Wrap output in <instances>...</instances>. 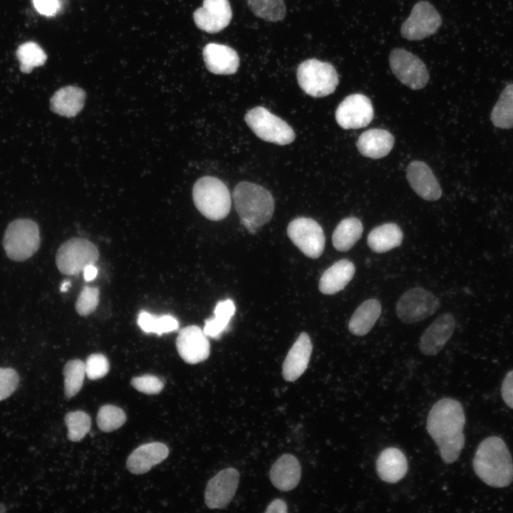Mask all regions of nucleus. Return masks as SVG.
I'll list each match as a JSON object with an SVG mask.
<instances>
[{
  "instance_id": "12",
  "label": "nucleus",
  "mask_w": 513,
  "mask_h": 513,
  "mask_svg": "<svg viewBox=\"0 0 513 513\" xmlns=\"http://www.w3.org/2000/svg\"><path fill=\"white\" fill-rule=\"evenodd\" d=\"M442 24V19L428 1L416 3L409 17L401 26V36L410 41H418L434 34Z\"/></svg>"
},
{
  "instance_id": "7",
  "label": "nucleus",
  "mask_w": 513,
  "mask_h": 513,
  "mask_svg": "<svg viewBox=\"0 0 513 513\" xmlns=\"http://www.w3.org/2000/svg\"><path fill=\"white\" fill-rule=\"evenodd\" d=\"M244 120L254 134L266 142L284 145L295 139L292 128L264 107L256 106L249 110Z\"/></svg>"
},
{
  "instance_id": "5",
  "label": "nucleus",
  "mask_w": 513,
  "mask_h": 513,
  "mask_svg": "<svg viewBox=\"0 0 513 513\" xmlns=\"http://www.w3.org/2000/svg\"><path fill=\"white\" fill-rule=\"evenodd\" d=\"M38 224L29 219H17L7 227L2 240L6 256L13 261H23L32 256L40 246Z\"/></svg>"
},
{
  "instance_id": "24",
  "label": "nucleus",
  "mask_w": 513,
  "mask_h": 513,
  "mask_svg": "<svg viewBox=\"0 0 513 513\" xmlns=\"http://www.w3.org/2000/svg\"><path fill=\"white\" fill-rule=\"evenodd\" d=\"M301 469L298 460L292 455H281L270 470V480L277 489L289 491L299 484Z\"/></svg>"
},
{
  "instance_id": "23",
  "label": "nucleus",
  "mask_w": 513,
  "mask_h": 513,
  "mask_svg": "<svg viewBox=\"0 0 513 513\" xmlns=\"http://www.w3.org/2000/svg\"><path fill=\"white\" fill-rule=\"evenodd\" d=\"M394 145V137L388 130L373 128L363 132L358 138L356 146L365 157L379 159L386 156Z\"/></svg>"
},
{
  "instance_id": "30",
  "label": "nucleus",
  "mask_w": 513,
  "mask_h": 513,
  "mask_svg": "<svg viewBox=\"0 0 513 513\" xmlns=\"http://www.w3.org/2000/svg\"><path fill=\"white\" fill-rule=\"evenodd\" d=\"M235 310L232 300L228 299L219 301L214 309V317L208 318L204 322L203 331L206 336L214 339L219 338L227 329Z\"/></svg>"
},
{
  "instance_id": "40",
  "label": "nucleus",
  "mask_w": 513,
  "mask_h": 513,
  "mask_svg": "<svg viewBox=\"0 0 513 513\" xmlns=\"http://www.w3.org/2000/svg\"><path fill=\"white\" fill-rule=\"evenodd\" d=\"M130 383L139 392L149 395L159 393L164 387V383L160 378L150 374L135 377Z\"/></svg>"
},
{
  "instance_id": "1",
  "label": "nucleus",
  "mask_w": 513,
  "mask_h": 513,
  "mask_svg": "<svg viewBox=\"0 0 513 513\" xmlns=\"http://www.w3.org/2000/svg\"><path fill=\"white\" fill-rule=\"evenodd\" d=\"M465 415L461 403L445 398L436 402L429 412L427 430L438 447L446 464L455 462L465 446L463 429Z\"/></svg>"
},
{
  "instance_id": "14",
  "label": "nucleus",
  "mask_w": 513,
  "mask_h": 513,
  "mask_svg": "<svg viewBox=\"0 0 513 513\" xmlns=\"http://www.w3.org/2000/svg\"><path fill=\"white\" fill-rule=\"evenodd\" d=\"M239 474L234 468H227L219 472L209 480L204 500L210 509H222L232 499L238 487Z\"/></svg>"
},
{
  "instance_id": "16",
  "label": "nucleus",
  "mask_w": 513,
  "mask_h": 513,
  "mask_svg": "<svg viewBox=\"0 0 513 513\" xmlns=\"http://www.w3.org/2000/svg\"><path fill=\"white\" fill-rule=\"evenodd\" d=\"M232 18L228 0H204L202 7L193 13L195 25L209 33L219 32L226 28Z\"/></svg>"
},
{
  "instance_id": "42",
  "label": "nucleus",
  "mask_w": 513,
  "mask_h": 513,
  "mask_svg": "<svg viewBox=\"0 0 513 513\" xmlns=\"http://www.w3.org/2000/svg\"><path fill=\"white\" fill-rule=\"evenodd\" d=\"M37 11L44 16H51L56 14L59 7V0H33Z\"/></svg>"
},
{
  "instance_id": "47",
  "label": "nucleus",
  "mask_w": 513,
  "mask_h": 513,
  "mask_svg": "<svg viewBox=\"0 0 513 513\" xmlns=\"http://www.w3.org/2000/svg\"><path fill=\"white\" fill-rule=\"evenodd\" d=\"M5 511H6L5 507L2 504H0V512H4Z\"/></svg>"
},
{
  "instance_id": "39",
  "label": "nucleus",
  "mask_w": 513,
  "mask_h": 513,
  "mask_svg": "<svg viewBox=\"0 0 513 513\" xmlns=\"http://www.w3.org/2000/svg\"><path fill=\"white\" fill-rule=\"evenodd\" d=\"M109 368L107 358L100 353L90 355L85 363L86 374L90 380L104 377L108 373Z\"/></svg>"
},
{
  "instance_id": "15",
  "label": "nucleus",
  "mask_w": 513,
  "mask_h": 513,
  "mask_svg": "<svg viewBox=\"0 0 513 513\" xmlns=\"http://www.w3.org/2000/svg\"><path fill=\"white\" fill-rule=\"evenodd\" d=\"M176 346L180 357L189 364L202 362L210 353V344L206 334L195 325L186 326L179 331Z\"/></svg>"
},
{
  "instance_id": "18",
  "label": "nucleus",
  "mask_w": 513,
  "mask_h": 513,
  "mask_svg": "<svg viewBox=\"0 0 513 513\" xmlns=\"http://www.w3.org/2000/svg\"><path fill=\"white\" fill-rule=\"evenodd\" d=\"M408 182L421 198L435 201L440 198L442 190L438 181L429 166L424 162H411L406 170Z\"/></svg>"
},
{
  "instance_id": "32",
  "label": "nucleus",
  "mask_w": 513,
  "mask_h": 513,
  "mask_svg": "<svg viewBox=\"0 0 513 513\" xmlns=\"http://www.w3.org/2000/svg\"><path fill=\"white\" fill-rule=\"evenodd\" d=\"M138 324L146 333L157 335L175 331L179 328L177 319L171 315L155 316L145 311H141L138 316Z\"/></svg>"
},
{
  "instance_id": "44",
  "label": "nucleus",
  "mask_w": 513,
  "mask_h": 513,
  "mask_svg": "<svg viewBox=\"0 0 513 513\" xmlns=\"http://www.w3.org/2000/svg\"><path fill=\"white\" fill-rule=\"evenodd\" d=\"M266 512H277V513H285L287 512L286 504L284 501L276 499L272 501L270 504L267 507Z\"/></svg>"
},
{
  "instance_id": "6",
  "label": "nucleus",
  "mask_w": 513,
  "mask_h": 513,
  "mask_svg": "<svg viewBox=\"0 0 513 513\" xmlns=\"http://www.w3.org/2000/svg\"><path fill=\"white\" fill-rule=\"evenodd\" d=\"M296 78L300 88L315 98L333 93L338 84V76L334 66L316 58L301 63L296 71Z\"/></svg>"
},
{
  "instance_id": "17",
  "label": "nucleus",
  "mask_w": 513,
  "mask_h": 513,
  "mask_svg": "<svg viewBox=\"0 0 513 513\" xmlns=\"http://www.w3.org/2000/svg\"><path fill=\"white\" fill-rule=\"evenodd\" d=\"M455 326L454 316L445 313L437 317L422 334L420 351L425 356H434L444 347L451 338Z\"/></svg>"
},
{
  "instance_id": "36",
  "label": "nucleus",
  "mask_w": 513,
  "mask_h": 513,
  "mask_svg": "<svg viewBox=\"0 0 513 513\" xmlns=\"http://www.w3.org/2000/svg\"><path fill=\"white\" fill-rule=\"evenodd\" d=\"M68 429V438L73 442L81 441L90 431L91 420L85 412L77 410L68 413L64 418Z\"/></svg>"
},
{
  "instance_id": "37",
  "label": "nucleus",
  "mask_w": 513,
  "mask_h": 513,
  "mask_svg": "<svg viewBox=\"0 0 513 513\" xmlns=\"http://www.w3.org/2000/svg\"><path fill=\"white\" fill-rule=\"evenodd\" d=\"M96 420L99 429L108 432L121 427L126 420V415L121 408L105 405L99 409Z\"/></svg>"
},
{
  "instance_id": "33",
  "label": "nucleus",
  "mask_w": 513,
  "mask_h": 513,
  "mask_svg": "<svg viewBox=\"0 0 513 513\" xmlns=\"http://www.w3.org/2000/svg\"><path fill=\"white\" fill-rule=\"evenodd\" d=\"M253 14L266 21H281L286 16L284 0H247Z\"/></svg>"
},
{
  "instance_id": "3",
  "label": "nucleus",
  "mask_w": 513,
  "mask_h": 513,
  "mask_svg": "<svg viewBox=\"0 0 513 513\" xmlns=\"http://www.w3.org/2000/svg\"><path fill=\"white\" fill-rule=\"evenodd\" d=\"M232 197L240 222L251 234L256 233L271 219L274 200L264 187L241 182L234 188Z\"/></svg>"
},
{
  "instance_id": "9",
  "label": "nucleus",
  "mask_w": 513,
  "mask_h": 513,
  "mask_svg": "<svg viewBox=\"0 0 513 513\" xmlns=\"http://www.w3.org/2000/svg\"><path fill=\"white\" fill-rule=\"evenodd\" d=\"M390 68L395 77L413 90L423 88L429 80V73L422 60L400 48L392 50L389 56Z\"/></svg>"
},
{
  "instance_id": "29",
  "label": "nucleus",
  "mask_w": 513,
  "mask_h": 513,
  "mask_svg": "<svg viewBox=\"0 0 513 513\" xmlns=\"http://www.w3.org/2000/svg\"><path fill=\"white\" fill-rule=\"evenodd\" d=\"M363 231V224L359 219L353 217L343 219L333 232L334 248L340 252L348 251L361 237Z\"/></svg>"
},
{
  "instance_id": "26",
  "label": "nucleus",
  "mask_w": 513,
  "mask_h": 513,
  "mask_svg": "<svg viewBox=\"0 0 513 513\" xmlns=\"http://www.w3.org/2000/svg\"><path fill=\"white\" fill-rule=\"evenodd\" d=\"M85 91L77 86H67L58 89L50 100L51 109L60 115L72 118L83 108Z\"/></svg>"
},
{
  "instance_id": "10",
  "label": "nucleus",
  "mask_w": 513,
  "mask_h": 513,
  "mask_svg": "<svg viewBox=\"0 0 513 513\" xmlns=\"http://www.w3.org/2000/svg\"><path fill=\"white\" fill-rule=\"evenodd\" d=\"M438 299L420 287L408 289L399 299L396 313L405 323H413L432 315L439 308Z\"/></svg>"
},
{
  "instance_id": "19",
  "label": "nucleus",
  "mask_w": 513,
  "mask_h": 513,
  "mask_svg": "<svg viewBox=\"0 0 513 513\" xmlns=\"http://www.w3.org/2000/svg\"><path fill=\"white\" fill-rule=\"evenodd\" d=\"M202 56L206 68L214 74H233L239 66L237 51L226 45L209 43L204 47Z\"/></svg>"
},
{
  "instance_id": "46",
  "label": "nucleus",
  "mask_w": 513,
  "mask_h": 513,
  "mask_svg": "<svg viewBox=\"0 0 513 513\" xmlns=\"http://www.w3.org/2000/svg\"><path fill=\"white\" fill-rule=\"evenodd\" d=\"M70 286H71L70 281H63L61 284L60 289L62 292H65L68 290V289L70 287Z\"/></svg>"
},
{
  "instance_id": "28",
  "label": "nucleus",
  "mask_w": 513,
  "mask_h": 513,
  "mask_svg": "<svg viewBox=\"0 0 513 513\" xmlns=\"http://www.w3.org/2000/svg\"><path fill=\"white\" fill-rule=\"evenodd\" d=\"M403 239L401 229L395 223H386L373 229L368 235V247L376 253L386 252L399 247Z\"/></svg>"
},
{
  "instance_id": "41",
  "label": "nucleus",
  "mask_w": 513,
  "mask_h": 513,
  "mask_svg": "<svg viewBox=\"0 0 513 513\" xmlns=\"http://www.w3.org/2000/svg\"><path fill=\"white\" fill-rule=\"evenodd\" d=\"M19 376L11 368H0V401L9 397L17 388Z\"/></svg>"
},
{
  "instance_id": "13",
  "label": "nucleus",
  "mask_w": 513,
  "mask_h": 513,
  "mask_svg": "<svg viewBox=\"0 0 513 513\" xmlns=\"http://www.w3.org/2000/svg\"><path fill=\"white\" fill-rule=\"evenodd\" d=\"M337 123L343 129H358L367 126L373 118L370 100L361 93L346 96L336 110Z\"/></svg>"
},
{
  "instance_id": "31",
  "label": "nucleus",
  "mask_w": 513,
  "mask_h": 513,
  "mask_svg": "<svg viewBox=\"0 0 513 513\" xmlns=\"http://www.w3.org/2000/svg\"><path fill=\"white\" fill-rule=\"evenodd\" d=\"M492 124L499 128H513V83L500 93L490 114Z\"/></svg>"
},
{
  "instance_id": "20",
  "label": "nucleus",
  "mask_w": 513,
  "mask_h": 513,
  "mask_svg": "<svg viewBox=\"0 0 513 513\" xmlns=\"http://www.w3.org/2000/svg\"><path fill=\"white\" fill-rule=\"evenodd\" d=\"M312 351L309 336L302 332L289 351L282 366L285 380L292 382L299 378L307 368Z\"/></svg>"
},
{
  "instance_id": "25",
  "label": "nucleus",
  "mask_w": 513,
  "mask_h": 513,
  "mask_svg": "<svg viewBox=\"0 0 513 513\" xmlns=\"http://www.w3.org/2000/svg\"><path fill=\"white\" fill-rule=\"evenodd\" d=\"M356 268L352 261L341 259L328 267L321 275L318 289L323 294L332 295L341 291L353 279Z\"/></svg>"
},
{
  "instance_id": "45",
  "label": "nucleus",
  "mask_w": 513,
  "mask_h": 513,
  "mask_svg": "<svg viewBox=\"0 0 513 513\" xmlns=\"http://www.w3.org/2000/svg\"><path fill=\"white\" fill-rule=\"evenodd\" d=\"M83 272L84 279L86 281H90L97 276L98 269L95 264H89L83 269Z\"/></svg>"
},
{
  "instance_id": "2",
  "label": "nucleus",
  "mask_w": 513,
  "mask_h": 513,
  "mask_svg": "<svg viewBox=\"0 0 513 513\" xmlns=\"http://www.w3.org/2000/svg\"><path fill=\"white\" fill-rule=\"evenodd\" d=\"M472 465L479 478L490 487L502 488L513 481L512 458L507 445L499 437H488L480 442Z\"/></svg>"
},
{
  "instance_id": "34",
  "label": "nucleus",
  "mask_w": 513,
  "mask_h": 513,
  "mask_svg": "<svg viewBox=\"0 0 513 513\" xmlns=\"http://www.w3.org/2000/svg\"><path fill=\"white\" fill-rule=\"evenodd\" d=\"M16 56L20 63V69L25 73H30L35 67L43 65L47 59L44 51L33 41L20 45Z\"/></svg>"
},
{
  "instance_id": "43",
  "label": "nucleus",
  "mask_w": 513,
  "mask_h": 513,
  "mask_svg": "<svg viewBox=\"0 0 513 513\" xmlns=\"http://www.w3.org/2000/svg\"><path fill=\"white\" fill-rule=\"evenodd\" d=\"M502 396L506 405L513 409V370L504 377L502 388Z\"/></svg>"
},
{
  "instance_id": "21",
  "label": "nucleus",
  "mask_w": 513,
  "mask_h": 513,
  "mask_svg": "<svg viewBox=\"0 0 513 513\" xmlns=\"http://www.w3.org/2000/svg\"><path fill=\"white\" fill-rule=\"evenodd\" d=\"M168 454V447L162 442L142 445L129 455L126 462L127 468L135 475L145 473L167 458Z\"/></svg>"
},
{
  "instance_id": "4",
  "label": "nucleus",
  "mask_w": 513,
  "mask_h": 513,
  "mask_svg": "<svg viewBox=\"0 0 513 513\" xmlns=\"http://www.w3.org/2000/svg\"><path fill=\"white\" fill-rule=\"evenodd\" d=\"M192 197L198 211L210 220H222L229 213L231 195L226 185L217 177L200 178L193 186Z\"/></svg>"
},
{
  "instance_id": "11",
  "label": "nucleus",
  "mask_w": 513,
  "mask_h": 513,
  "mask_svg": "<svg viewBox=\"0 0 513 513\" xmlns=\"http://www.w3.org/2000/svg\"><path fill=\"white\" fill-rule=\"evenodd\" d=\"M287 234L306 256L317 259L323 254L326 239L322 227L314 219L307 217L293 219L287 227Z\"/></svg>"
},
{
  "instance_id": "8",
  "label": "nucleus",
  "mask_w": 513,
  "mask_h": 513,
  "mask_svg": "<svg viewBox=\"0 0 513 513\" xmlns=\"http://www.w3.org/2000/svg\"><path fill=\"white\" fill-rule=\"evenodd\" d=\"M99 257L95 245L88 239L72 238L58 248L56 263L58 270L66 275H78L89 264H95Z\"/></svg>"
},
{
  "instance_id": "27",
  "label": "nucleus",
  "mask_w": 513,
  "mask_h": 513,
  "mask_svg": "<svg viewBox=\"0 0 513 513\" xmlns=\"http://www.w3.org/2000/svg\"><path fill=\"white\" fill-rule=\"evenodd\" d=\"M381 313L380 303L370 299L363 301L353 314L349 323L350 332L358 336L368 333L374 326Z\"/></svg>"
},
{
  "instance_id": "22",
  "label": "nucleus",
  "mask_w": 513,
  "mask_h": 513,
  "mask_svg": "<svg viewBox=\"0 0 513 513\" xmlns=\"http://www.w3.org/2000/svg\"><path fill=\"white\" fill-rule=\"evenodd\" d=\"M408 461L398 448L384 449L376 460V471L380 479L388 483H395L404 477L408 471Z\"/></svg>"
},
{
  "instance_id": "38",
  "label": "nucleus",
  "mask_w": 513,
  "mask_h": 513,
  "mask_svg": "<svg viewBox=\"0 0 513 513\" xmlns=\"http://www.w3.org/2000/svg\"><path fill=\"white\" fill-rule=\"evenodd\" d=\"M99 290L96 287H83L76 303V310L81 316H88L93 312L99 301Z\"/></svg>"
},
{
  "instance_id": "35",
  "label": "nucleus",
  "mask_w": 513,
  "mask_h": 513,
  "mask_svg": "<svg viewBox=\"0 0 513 513\" xmlns=\"http://www.w3.org/2000/svg\"><path fill=\"white\" fill-rule=\"evenodd\" d=\"M86 375L85 363L79 359L71 360L63 368L64 391L68 398L76 395L83 383Z\"/></svg>"
}]
</instances>
